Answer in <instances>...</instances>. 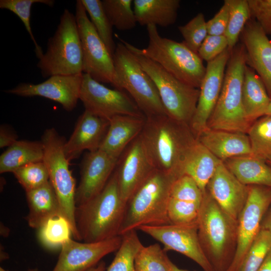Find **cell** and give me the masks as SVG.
<instances>
[{
  "label": "cell",
  "instance_id": "21",
  "mask_svg": "<svg viewBox=\"0 0 271 271\" xmlns=\"http://www.w3.org/2000/svg\"><path fill=\"white\" fill-rule=\"evenodd\" d=\"M241 35L246 52V64L259 76L271 99V41L256 21L251 18Z\"/></svg>",
  "mask_w": 271,
  "mask_h": 271
},
{
  "label": "cell",
  "instance_id": "31",
  "mask_svg": "<svg viewBox=\"0 0 271 271\" xmlns=\"http://www.w3.org/2000/svg\"><path fill=\"white\" fill-rule=\"evenodd\" d=\"M248 137L252 154L267 162H271V115L257 119L250 126Z\"/></svg>",
  "mask_w": 271,
  "mask_h": 271
},
{
  "label": "cell",
  "instance_id": "9",
  "mask_svg": "<svg viewBox=\"0 0 271 271\" xmlns=\"http://www.w3.org/2000/svg\"><path fill=\"white\" fill-rule=\"evenodd\" d=\"M120 41L154 82L167 115L178 122L190 124L196 110L199 89L176 78L156 62L144 56L140 48Z\"/></svg>",
  "mask_w": 271,
  "mask_h": 271
},
{
  "label": "cell",
  "instance_id": "27",
  "mask_svg": "<svg viewBox=\"0 0 271 271\" xmlns=\"http://www.w3.org/2000/svg\"><path fill=\"white\" fill-rule=\"evenodd\" d=\"M242 97L244 111L250 123L265 115L271 99L259 76L247 64L244 71Z\"/></svg>",
  "mask_w": 271,
  "mask_h": 271
},
{
  "label": "cell",
  "instance_id": "54",
  "mask_svg": "<svg viewBox=\"0 0 271 271\" xmlns=\"http://www.w3.org/2000/svg\"><path fill=\"white\" fill-rule=\"evenodd\" d=\"M0 271H8V270H7L5 269L4 268L1 267H0Z\"/></svg>",
  "mask_w": 271,
  "mask_h": 271
},
{
  "label": "cell",
  "instance_id": "37",
  "mask_svg": "<svg viewBox=\"0 0 271 271\" xmlns=\"http://www.w3.org/2000/svg\"><path fill=\"white\" fill-rule=\"evenodd\" d=\"M158 243L143 246L136 255V271H170V259Z\"/></svg>",
  "mask_w": 271,
  "mask_h": 271
},
{
  "label": "cell",
  "instance_id": "22",
  "mask_svg": "<svg viewBox=\"0 0 271 271\" xmlns=\"http://www.w3.org/2000/svg\"><path fill=\"white\" fill-rule=\"evenodd\" d=\"M108 120L95 115L85 110L79 116L74 130L64 144L67 159L78 158L84 150L94 152L99 149L108 128Z\"/></svg>",
  "mask_w": 271,
  "mask_h": 271
},
{
  "label": "cell",
  "instance_id": "13",
  "mask_svg": "<svg viewBox=\"0 0 271 271\" xmlns=\"http://www.w3.org/2000/svg\"><path fill=\"white\" fill-rule=\"evenodd\" d=\"M79 99L85 110L108 120L119 115L145 117L123 90L107 88L86 73H83Z\"/></svg>",
  "mask_w": 271,
  "mask_h": 271
},
{
  "label": "cell",
  "instance_id": "39",
  "mask_svg": "<svg viewBox=\"0 0 271 271\" xmlns=\"http://www.w3.org/2000/svg\"><path fill=\"white\" fill-rule=\"evenodd\" d=\"M271 249V233L261 229L254 239L239 271H257Z\"/></svg>",
  "mask_w": 271,
  "mask_h": 271
},
{
  "label": "cell",
  "instance_id": "53",
  "mask_svg": "<svg viewBox=\"0 0 271 271\" xmlns=\"http://www.w3.org/2000/svg\"><path fill=\"white\" fill-rule=\"evenodd\" d=\"M27 271H39L37 268L29 269Z\"/></svg>",
  "mask_w": 271,
  "mask_h": 271
},
{
  "label": "cell",
  "instance_id": "6",
  "mask_svg": "<svg viewBox=\"0 0 271 271\" xmlns=\"http://www.w3.org/2000/svg\"><path fill=\"white\" fill-rule=\"evenodd\" d=\"M112 58L111 84L127 91L146 118L167 115L154 82L122 41L117 43Z\"/></svg>",
  "mask_w": 271,
  "mask_h": 271
},
{
  "label": "cell",
  "instance_id": "55",
  "mask_svg": "<svg viewBox=\"0 0 271 271\" xmlns=\"http://www.w3.org/2000/svg\"><path fill=\"white\" fill-rule=\"evenodd\" d=\"M270 163V164H271V162H270V163Z\"/></svg>",
  "mask_w": 271,
  "mask_h": 271
},
{
  "label": "cell",
  "instance_id": "4",
  "mask_svg": "<svg viewBox=\"0 0 271 271\" xmlns=\"http://www.w3.org/2000/svg\"><path fill=\"white\" fill-rule=\"evenodd\" d=\"M247 63L245 48L241 43L232 49L227 63L222 89L208 120V128L245 133L251 126L243 106L242 88Z\"/></svg>",
  "mask_w": 271,
  "mask_h": 271
},
{
  "label": "cell",
  "instance_id": "33",
  "mask_svg": "<svg viewBox=\"0 0 271 271\" xmlns=\"http://www.w3.org/2000/svg\"><path fill=\"white\" fill-rule=\"evenodd\" d=\"M121 236V244L106 271H136L135 258L143 245L136 230L129 231Z\"/></svg>",
  "mask_w": 271,
  "mask_h": 271
},
{
  "label": "cell",
  "instance_id": "30",
  "mask_svg": "<svg viewBox=\"0 0 271 271\" xmlns=\"http://www.w3.org/2000/svg\"><path fill=\"white\" fill-rule=\"evenodd\" d=\"M44 156L41 141L18 140L1 155L0 173H13L25 165L43 161Z\"/></svg>",
  "mask_w": 271,
  "mask_h": 271
},
{
  "label": "cell",
  "instance_id": "45",
  "mask_svg": "<svg viewBox=\"0 0 271 271\" xmlns=\"http://www.w3.org/2000/svg\"><path fill=\"white\" fill-rule=\"evenodd\" d=\"M251 18L266 35L271 36V0H247Z\"/></svg>",
  "mask_w": 271,
  "mask_h": 271
},
{
  "label": "cell",
  "instance_id": "44",
  "mask_svg": "<svg viewBox=\"0 0 271 271\" xmlns=\"http://www.w3.org/2000/svg\"><path fill=\"white\" fill-rule=\"evenodd\" d=\"M228 47L225 35H207L202 43L198 54L203 60L209 62L224 51Z\"/></svg>",
  "mask_w": 271,
  "mask_h": 271
},
{
  "label": "cell",
  "instance_id": "17",
  "mask_svg": "<svg viewBox=\"0 0 271 271\" xmlns=\"http://www.w3.org/2000/svg\"><path fill=\"white\" fill-rule=\"evenodd\" d=\"M83 80V73L56 75L38 83H21L6 92L23 97L41 96L54 101L67 111L76 106Z\"/></svg>",
  "mask_w": 271,
  "mask_h": 271
},
{
  "label": "cell",
  "instance_id": "18",
  "mask_svg": "<svg viewBox=\"0 0 271 271\" xmlns=\"http://www.w3.org/2000/svg\"><path fill=\"white\" fill-rule=\"evenodd\" d=\"M122 236L95 242H80L70 238L61 246L52 271H87L105 255L118 250Z\"/></svg>",
  "mask_w": 271,
  "mask_h": 271
},
{
  "label": "cell",
  "instance_id": "43",
  "mask_svg": "<svg viewBox=\"0 0 271 271\" xmlns=\"http://www.w3.org/2000/svg\"><path fill=\"white\" fill-rule=\"evenodd\" d=\"M204 194L193 179L183 175L172 183L170 196L173 199L201 204Z\"/></svg>",
  "mask_w": 271,
  "mask_h": 271
},
{
  "label": "cell",
  "instance_id": "34",
  "mask_svg": "<svg viewBox=\"0 0 271 271\" xmlns=\"http://www.w3.org/2000/svg\"><path fill=\"white\" fill-rule=\"evenodd\" d=\"M229 7V19L225 33L228 48L232 50L237 45L241 32L251 18L247 0H225Z\"/></svg>",
  "mask_w": 271,
  "mask_h": 271
},
{
  "label": "cell",
  "instance_id": "16",
  "mask_svg": "<svg viewBox=\"0 0 271 271\" xmlns=\"http://www.w3.org/2000/svg\"><path fill=\"white\" fill-rule=\"evenodd\" d=\"M154 170L139 134L121 154L114 171L120 196L125 203L127 204Z\"/></svg>",
  "mask_w": 271,
  "mask_h": 271
},
{
  "label": "cell",
  "instance_id": "11",
  "mask_svg": "<svg viewBox=\"0 0 271 271\" xmlns=\"http://www.w3.org/2000/svg\"><path fill=\"white\" fill-rule=\"evenodd\" d=\"M75 6L83 55V73L100 83L111 84L114 74L112 56L88 17L81 0L76 1Z\"/></svg>",
  "mask_w": 271,
  "mask_h": 271
},
{
  "label": "cell",
  "instance_id": "3",
  "mask_svg": "<svg viewBox=\"0 0 271 271\" xmlns=\"http://www.w3.org/2000/svg\"><path fill=\"white\" fill-rule=\"evenodd\" d=\"M238 221L226 213L206 190L198 220L201 246L214 271H226L236 250Z\"/></svg>",
  "mask_w": 271,
  "mask_h": 271
},
{
  "label": "cell",
  "instance_id": "20",
  "mask_svg": "<svg viewBox=\"0 0 271 271\" xmlns=\"http://www.w3.org/2000/svg\"><path fill=\"white\" fill-rule=\"evenodd\" d=\"M206 190L219 206L238 221L248 195V186L241 183L221 161Z\"/></svg>",
  "mask_w": 271,
  "mask_h": 271
},
{
  "label": "cell",
  "instance_id": "41",
  "mask_svg": "<svg viewBox=\"0 0 271 271\" xmlns=\"http://www.w3.org/2000/svg\"><path fill=\"white\" fill-rule=\"evenodd\" d=\"M201 204L170 198L167 215L170 224L189 225L198 223Z\"/></svg>",
  "mask_w": 271,
  "mask_h": 271
},
{
  "label": "cell",
  "instance_id": "5",
  "mask_svg": "<svg viewBox=\"0 0 271 271\" xmlns=\"http://www.w3.org/2000/svg\"><path fill=\"white\" fill-rule=\"evenodd\" d=\"M176 178L155 169L127 202L119 235L142 225L170 224L167 207L170 188Z\"/></svg>",
  "mask_w": 271,
  "mask_h": 271
},
{
  "label": "cell",
  "instance_id": "25",
  "mask_svg": "<svg viewBox=\"0 0 271 271\" xmlns=\"http://www.w3.org/2000/svg\"><path fill=\"white\" fill-rule=\"evenodd\" d=\"M221 161L196 139L184 156L179 174L180 176L186 175L191 177L204 193Z\"/></svg>",
  "mask_w": 271,
  "mask_h": 271
},
{
  "label": "cell",
  "instance_id": "40",
  "mask_svg": "<svg viewBox=\"0 0 271 271\" xmlns=\"http://www.w3.org/2000/svg\"><path fill=\"white\" fill-rule=\"evenodd\" d=\"M13 173L26 192L38 188L49 181V172L43 161L25 165Z\"/></svg>",
  "mask_w": 271,
  "mask_h": 271
},
{
  "label": "cell",
  "instance_id": "23",
  "mask_svg": "<svg viewBox=\"0 0 271 271\" xmlns=\"http://www.w3.org/2000/svg\"><path fill=\"white\" fill-rule=\"evenodd\" d=\"M146 120V117L113 116L109 120L108 128L99 150L118 159L127 146L140 134Z\"/></svg>",
  "mask_w": 271,
  "mask_h": 271
},
{
  "label": "cell",
  "instance_id": "52",
  "mask_svg": "<svg viewBox=\"0 0 271 271\" xmlns=\"http://www.w3.org/2000/svg\"><path fill=\"white\" fill-rule=\"evenodd\" d=\"M265 115H271V101L269 103V104L268 106V108L266 110V113H265Z\"/></svg>",
  "mask_w": 271,
  "mask_h": 271
},
{
  "label": "cell",
  "instance_id": "12",
  "mask_svg": "<svg viewBox=\"0 0 271 271\" xmlns=\"http://www.w3.org/2000/svg\"><path fill=\"white\" fill-rule=\"evenodd\" d=\"M246 204L238 219L237 247L226 271H239L250 247L261 229L262 220L271 205V188L248 186Z\"/></svg>",
  "mask_w": 271,
  "mask_h": 271
},
{
  "label": "cell",
  "instance_id": "8",
  "mask_svg": "<svg viewBox=\"0 0 271 271\" xmlns=\"http://www.w3.org/2000/svg\"><path fill=\"white\" fill-rule=\"evenodd\" d=\"M43 77L83 73V55L75 15L64 10L45 53L37 64Z\"/></svg>",
  "mask_w": 271,
  "mask_h": 271
},
{
  "label": "cell",
  "instance_id": "51",
  "mask_svg": "<svg viewBox=\"0 0 271 271\" xmlns=\"http://www.w3.org/2000/svg\"><path fill=\"white\" fill-rule=\"evenodd\" d=\"M169 266L170 271H189L178 267L170 259L169 261Z\"/></svg>",
  "mask_w": 271,
  "mask_h": 271
},
{
  "label": "cell",
  "instance_id": "10",
  "mask_svg": "<svg viewBox=\"0 0 271 271\" xmlns=\"http://www.w3.org/2000/svg\"><path fill=\"white\" fill-rule=\"evenodd\" d=\"M44 148L43 162L49 174V181L58 198L62 216L69 222L72 236L80 240L75 221V181L69 169V161L64 153L65 140L53 128L47 129L42 136Z\"/></svg>",
  "mask_w": 271,
  "mask_h": 271
},
{
  "label": "cell",
  "instance_id": "46",
  "mask_svg": "<svg viewBox=\"0 0 271 271\" xmlns=\"http://www.w3.org/2000/svg\"><path fill=\"white\" fill-rule=\"evenodd\" d=\"M229 19V7L224 1L219 11L207 22L208 35H224Z\"/></svg>",
  "mask_w": 271,
  "mask_h": 271
},
{
  "label": "cell",
  "instance_id": "7",
  "mask_svg": "<svg viewBox=\"0 0 271 271\" xmlns=\"http://www.w3.org/2000/svg\"><path fill=\"white\" fill-rule=\"evenodd\" d=\"M149 44L141 52L180 81L199 88L206 72L203 60L185 43L162 37L157 26H147Z\"/></svg>",
  "mask_w": 271,
  "mask_h": 271
},
{
  "label": "cell",
  "instance_id": "24",
  "mask_svg": "<svg viewBox=\"0 0 271 271\" xmlns=\"http://www.w3.org/2000/svg\"><path fill=\"white\" fill-rule=\"evenodd\" d=\"M197 140L222 162L235 157L252 154L250 142L245 133L207 128Z\"/></svg>",
  "mask_w": 271,
  "mask_h": 271
},
{
  "label": "cell",
  "instance_id": "36",
  "mask_svg": "<svg viewBox=\"0 0 271 271\" xmlns=\"http://www.w3.org/2000/svg\"><path fill=\"white\" fill-rule=\"evenodd\" d=\"M104 10L113 27L119 31H127L133 29L137 21L133 10L132 0L101 1Z\"/></svg>",
  "mask_w": 271,
  "mask_h": 271
},
{
  "label": "cell",
  "instance_id": "19",
  "mask_svg": "<svg viewBox=\"0 0 271 271\" xmlns=\"http://www.w3.org/2000/svg\"><path fill=\"white\" fill-rule=\"evenodd\" d=\"M117 161L100 150L89 152L85 156L80 181L76 190V207L87 202L103 189L116 168Z\"/></svg>",
  "mask_w": 271,
  "mask_h": 271
},
{
  "label": "cell",
  "instance_id": "14",
  "mask_svg": "<svg viewBox=\"0 0 271 271\" xmlns=\"http://www.w3.org/2000/svg\"><path fill=\"white\" fill-rule=\"evenodd\" d=\"M198 223L189 225H142L140 230L162 243L165 251L174 250L197 263L203 271H214L201 246Z\"/></svg>",
  "mask_w": 271,
  "mask_h": 271
},
{
  "label": "cell",
  "instance_id": "29",
  "mask_svg": "<svg viewBox=\"0 0 271 271\" xmlns=\"http://www.w3.org/2000/svg\"><path fill=\"white\" fill-rule=\"evenodd\" d=\"M179 0H134L133 11L137 23L141 26L167 27L176 21Z\"/></svg>",
  "mask_w": 271,
  "mask_h": 271
},
{
  "label": "cell",
  "instance_id": "1",
  "mask_svg": "<svg viewBox=\"0 0 271 271\" xmlns=\"http://www.w3.org/2000/svg\"><path fill=\"white\" fill-rule=\"evenodd\" d=\"M187 126L168 115L146 118L140 137L155 169L180 176L184 156L196 140Z\"/></svg>",
  "mask_w": 271,
  "mask_h": 271
},
{
  "label": "cell",
  "instance_id": "38",
  "mask_svg": "<svg viewBox=\"0 0 271 271\" xmlns=\"http://www.w3.org/2000/svg\"><path fill=\"white\" fill-rule=\"evenodd\" d=\"M36 3L42 4L52 7L54 5L55 1L53 0H1L0 8L13 12L20 19L35 45L36 55L39 59L44 53L35 40L30 22L31 8L33 4Z\"/></svg>",
  "mask_w": 271,
  "mask_h": 271
},
{
  "label": "cell",
  "instance_id": "49",
  "mask_svg": "<svg viewBox=\"0 0 271 271\" xmlns=\"http://www.w3.org/2000/svg\"><path fill=\"white\" fill-rule=\"evenodd\" d=\"M257 271H271V249Z\"/></svg>",
  "mask_w": 271,
  "mask_h": 271
},
{
  "label": "cell",
  "instance_id": "28",
  "mask_svg": "<svg viewBox=\"0 0 271 271\" xmlns=\"http://www.w3.org/2000/svg\"><path fill=\"white\" fill-rule=\"evenodd\" d=\"M223 163L243 184L271 188V167L264 160L251 154L233 157Z\"/></svg>",
  "mask_w": 271,
  "mask_h": 271
},
{
  "label": "cell",
  "instance_id": "2",
  "mask_svg": "<svg viewBox=\"0 0 271 271\" xmlns=\"http://www.w3.org/2000/svg\"><path fill=\"white\" fill-rule=\"evenodd\" d=\"M126 205L121 198L114 172L99 194L76 207L75 221L80 240L95 242L119 235Z\"/></svg>",
  "mask_w": 271,
  "mask_h": 271
},
{
  "label": "cell",
  "instance_id": "26",
  "mask_svg": "<svg viewBox=\"0 0 271 271\" xmlns=\"http://www.w3.org/2000/svg\"><path fill=\"white\" fill-rule=\"evenodd\" d=\"M26 194L29 207L27 220L31 228L39 229L50 219L62 216L58 198L50 181Z\"/></svg>",
  "mask_w": 271,
  "mask_h": 271
},
{
  "label": "cell",
  "instance_id": "32",
  "mask_svg": "<svg viewBox=\"0 0 271 271\" xmlns=\"http://www.w3.org/2000/svg\"><path fill=\"white\" fill-rule=\"evenodd\" d=\"M98 35L113 56L116 45L113 39L112 27L100 0H81Z\"/></svg>",
  "mask_w": 271,
  "mask_h": 271
},
{
  "label": "cell",
  "instance_id": "48",
  "mask_svg": "<svg viewBox=\"0 0 271 271\" xmlns=\"http://www.w3.org/2000/svg\"><path fill=\"white\" fill-rule=\"evenodd\" d=\"M261 224V229L268 231L271 233V207L265 213Z\"/></svg>",
  "mask_w": 271,
  "mask_h": 271
},
{
  "label": "cell",
  "instance_id": "35",
  "mask_svg": "<svg viewBox=\"0 0 271 271\" xmlns=\"http://www.w3.org/2000/svg\"><path fill=\"white\" fill-rule=\"evenodd\" d=\"M38 230L40 241L50 249L61 247L72 235L69 222L62 216L50 219Z\"/></svg>",
  "mask_w": 271,
  "mask_h": 271
},
{
  "label": "cell",
  "instance_id": "15",
  "mask_svg": "<svg viewBox=\"0 0 271 271\" xmlns=\"http://www.w3.org/2000/svg\"><path fill=\"white\" fill-rule=\"evenodd\" d=\"M232 50L228 47L214 59L208 62L199 89L196 110L189 124L198 136L208 128V120L222 89L225 70Z\"/></svg>",
  "mask_w": 271,
  "mask_h": 271
},
{
  "label": "cell",
  "instance_id": "47",
  "mask_svg": "<svg viewBox=\"0 0 271 271\" xmlns=\"http://www.w3.org/2000/svg\"><path fill=\"white\" fill-rule=\"evenodd\" d=\"M18 136L6 125H2L0 127V148L9 147L15 143Z\"/></svg>",
  "mask_w": 271,
  "mask_h": 271
},
{
  "label": "cell",
  "instance_id": "50",
  "mask_svg": "<svg viewBox=\"0 0 271 271\" xmlns=\"http://www.w3.org/2000/svg\"><path fill=\"white\" fill-rule=\"evenodd\" d=\"M87 271H106L105 263L104 261H101Z\"/></svg>",
  "mask_w": 271,
  "mask_h": 271
},
{
  "label": "cell",
  "instance_id": "42",
  "mask_svg": "<svg viewBox=\"0 0 271 271\" xmlns=\"http://www.w3.org/2000/svg\"><path fill=\"white\" fill-rule=\"evenodd\" d=\"M184 38L183 41L192 51L198 53V50L208 35L207 22L202 13H198L187 24L178 27Z\"/></svg>",
  "mask_w": 271,
  "mask_h": 271
}]
</instances>
